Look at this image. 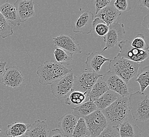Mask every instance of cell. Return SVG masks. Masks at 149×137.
I'll return each mask as SVG.
<instances>
[{"mask_svg":"<svg viewBox=\"0 0 149 137\" xmlns=\"http://www.w3.org/2000/svg\"></svg>","mask_w":149,"mask_h":137,"instance_id":"obj_42","label":"cell"},{"mask_svg":"<svg viewBox=\"0 0 149 137\" xmlns=\"http://www.w3.org/2000/svg\"><path fill=\"white\" fill-rule=\"evenodd\" d=\"M52 39L56 47L60 48L72 54L82 52L80 46L71 35L61 34Z\"/></svg>","mask_w":149,"mask_h":137,"instance_id":"obj_12","label":"cell"},{"mask_svg":"<svg viewBox=\"0 0 149 137\" xmlns=\"http://www.w3.org/2000/svg\"><path fill=\"white\" fill-rule=\"evenodd\" d=\"M111 0H95L94 2V5L96 12L95 14L97 15L98 12L100 11L102 9L105 8L106 6H108L109 3H111Z\"/></svg>","mask_w":149,"mask_h":137,"instance_id":"obj_34","label":"cell"},{"mask_svg":"<svg viewBox=\"0 0 149 137\" xmlns=\"http://www.w3.org/2000/svg\"><path fill=\"white\" fill-rule=\"evenodd\" d=\"M139 5L141 8H146L148 10L149 9V0H140L138 1Z\"/></svg>","mask_w":149,"mask_h":137,"instance_id":"obj_36","label":"cell"},{"mask_svg":"<svg viewBox=\"0 0 149 137\" xmlns=\"http://www.w3.org/2000/svg\"><path fill=\"white\" fill-rule=\"evenodd\" d=\"M121 13L115 9L113 5L112 1L108 6L98 12L97 14L94 16V18L98 17L106 23L109 26L115 22L118 17L120 16Z\"/></svg>","mask_w":149,"mask_h":137,"instance_id":"obj_16","label":"cell"},{"mask_svg":"<svg viewBox=\"0 0 149 137\" xmlns=\"http://www.w3.org/2000/svg\"><path fill=\"white\" fill-rule=\"evenodd\" d=\"M125 34L124 26L122 23L115 22L109 26V31L103 40L105 42V46L101 52L109 49L114 48L123 41L124 35Z\"/></svg>","mask_w":149,"mask_h":137,"instance_id":"obj_9","label":"cell"},{"mask_svg":"<svg viewBox=\"0 0 149 137\" xmlns=\"http://www.w3.org/2000/svg\"><path fill=\"white\" fill-rule=\"evenodd\" d=\"M94 15L88 10H80V13L74 23L73 32L75 33L89 34L92 33Z\"/></svg>","mask_w":149,"mask_h":137,"instance_id":"obj_11","label":"cell"},{"mask_svg":"<svg viewBox=\"0 0 149 137\" xmlns=\"http://www.w3.org/2000/svg\"><path fill=\"white\" fill-rule=\"evenodd\" d=\"M2 132V130L0 129V132Z\"/></svg>","mask_w":149,"mask_h":137,"instance_id":"obj_41","label":"cell"},{"mask_svg":"<svg viewBox=\"0 0 149 137\" xmlns=\"http://www.w3.org/2000/svg\"><path fill=\"white\" fill-rule=\"evenodd\" d=\"M102 76V74L93 71L84 70L77 76L74 77L72 91L81 92L88 96L96 81Z\"/></svg>","mask_w":149,"mask_h":137,"instance_id":"obj_5","label":"cell"},{"mask_svg":"<svg viewBox=\"0 0 149 137\" xmlns=\"http://www.w3.org/2000/svg\"><path fill=\"white\" fill-rule=\"evenodd\" d=\"M74 77L72 72L51 84L52 93L57 100L65 99L72 92Z\"/></svg>","mask_w":149,"mask_h":137,"instance_id":"obj_7","label":"cell"},{"mask_svg":"<svg viewBox=\"0 0 149 137\" xmlns=\"http://www.w3.org/2000/svg\"><path fill=\"white\" fill-rule=\"evenodd\" d=\"M93 137L91 136H90V135H88V136H85V137Z\"/></svg>","mask_w":149,"mask_h":137,"instance_id":"obj_40","label":"cell"},{"mask_svg":"<svg viewBox=\"0 0 149 137\" xmlns=\"http://www.w3.org/2000/svg\"><path fill=\"white\" fill-rule=\"evenodd\" d=\"M120 97V95L118 93L109 90L94 103L97 107V110L103 111L111 105Z\"/></svg>","mask_w":149,"mask_h":137,"instance_id":"obj_21","label":"cell"},{"mask_svg":"<svg viewBox=\"0 0 149 137\" xmlns=\"http://www.w3.org/2000/svg\"><path fill=\"white\" fill-rule=\"evenodd\" d=\"M13 6L17 11L21 23H24L35 16V3L32 0H17Z\"/></svg>","mask_w":149,"mask_h":137,"instance_id":"obj_14","label":"cell"},{"mask_svg":"<svg viewBox=\"0 0 149 137\" xmlns=\"http://www.w3.org/2000/svg\"><path fill=\"white\" fill-rule=\"evenodd\" d=\"M48 137H64L62 132L60 131L59 129L56 128L52 129L49 132Z\"/></svg>","mask_w":149,"mask_h":137,"instance_id":"obj_35","label":"cell"},{"mask_svg":"<svg viewBox=\"0 0 149 137\" xmlns=\"http://www.w3.org/2000/svg\"><path fill=\"white\" fill-rule=\"evenodd\" d=\"M78 120L72 112H67L59 119L58 126L64 137H72Z\"/></svg>","mask_w":149,"mask_h":137,"instance_id":"obj_15","label":"cell"},{"mask_svg":"<svg viewBox=\"0 0 149 137\" xmlns=\"http://www.w3.org/2000/svg\"><path fill=\"white\" fill-rule=\"evenodd\" d=\"M72 110H73L72 113L78 119L80 118L86 117V116L97 110V108L94 103L88 101L72 108Z\"/></svg>","mask_w":149,"mask_h":137,"instance_id":"obj_22","label":"cell"},{"mask_svg":"<svg viewBox=\"0 0 149 137\" xmlns=\"http://www.w3.org/2000/svg\"><path fill=\"white\" fill-rule=\"evenodd\" d=\"M0 13L8 22L15 26H20L21 22L15 6L6 1L0 6Z\"/></svg>","mask_w":149,"mask_h":137,"instance_id":"obj_18","label":"cell"},{"mask_svg":"<svg viewBox=\"0 0 149 137\" xmlns=\"http://www.w3.org/2000/svg\"><path fill=\"white\" fill-rule=\"evenodd\" d=\"M137 78L135 81L140 85L141 92L144 93L149 84V66H146L142 68L140 73L137 74Z\"/></svg>","mask_w":149,"mask_h":137,"instance_id":"obj_27","label":"cell"},{"mask_svg":"<svg viewBox=\"0 0 149 137\" xmlns=\"http://www.w3.org/2000/svg\"><path fill=\"white\" fill-rule=\"evenodd\" d=\"M6 62H0V77H2L6 71Z\"/></svg>","mask_w":149,"mask_h":137,"instance_id":"obj_37","label":"cell"},{"mask_svg":"<svg viewBox=\"0 0 149 137\" xmlns=\"http://www.w3.org/2000/svg\"><path fill=\"white\" fill-rule=\"evenodd\" d=\"M93 29L99 37H103L109 31V26L100 19L96 17L94 18Z\"/></svg>","mask_w":149,"mask_h":137,"instance_id":"obj_29","label":"cell"},{"mask_svg":"<svg viewBox=\"0 0 149 137\" xmlns=\"http://www.w3.org/2000/svg\"><path fill=\"white\" fill-rule=\"evenodd\" d=\"M54 54L56 62L62 65H69L73 60V54L58 47L55 48Z\"/></svg>","mask_w":149,"mask_h":137,"instance_id":"obj_26","label":"cell"},{"mask_svg":"<svg viewBox=\"0 0 149 137\" xmlns=\"http://www.w3.org/2000/svg\"><path fill=\"white\" fill-rule=\"evenodd\" d=\"M102 78L109 90L118 93L120 97H129L128 84L120 77L109 71L103 75Z\"/></svg>","mask_w":149,"mask_h":137,"instance_id":"obj_10","label":"cell"},{"mask_svg":"<svg viewBox=\"0 0 149 137\" xmlns=\"http://www.w3.org/2000/svg\"><path fill=\"white\" fill-rule=\"evenodd\" d=\"M89 97L86 94L79 91H72L68 97L65 100V103L68 105H80L83 103L88 101Z\"/></svg>","mask_w":149,"mask_h":137,"instance_id":"obj_25","label":"cell"},{"mask_svg":"<svg viewBox=\"0 0 149 137\" xmlns=\"http://www.w3.org/2000/svg\"><path fill=\"white\" fill-rule=\"evenodd\" d=\"M13 34V31L11 26L0 13V37L6 39Z\"/></svg>","mask_w":149,"mask_h":137,"instance_id":"obj_30","label":"cell"},{"mask_svg":"<svg viewBox=\"0 0 149 137\" xmlns=\"http://www.w3.org/2000/svg\"><path fill=\"white\" fill-rule=\"evenodd\" d=\"M130 111L133 119L139 122L149 120V100L148 95L140 91L130 94L128 98Z\"/></svg>","mask_w":149,"mask_h":137,"instance_id":"obj_4","label":"cell"},{"mask_svg":"<svg viewBox=\"0 0 149 137\" xmlns=\"http://www.w3.org/2000/svg\"><path fill=\"white\" fill-rule=\"evenodd\" d=\"M26 134L29 137H48L49 134L48 125L44 121L36 120L33 123L30 124Z\"/></svg>","mask_w":149,"mask_h":137,"instance_id":"obj_19","label":"cell"},{"mask_svg":"<svg viewBox=\"0 0 149 137\" xmlns=\"http://www.w3.org/2000/svg\"><path fill=\"white\" fill-rule=\"evenodd\" d=\"M109 90V89L102 77H99L90 91L88 95L89 101L94 102Z\"/></svg>","mask_w":149,"mask_h":137,"instance_id":"obj_23","label":"cell"},{"mask_svg":"<svg viewBox=\"0 0 149 137\" xmlns=\"http://www.w3.org/2000/svg\"><path fill=\"white\" fill-rule=\"evenodd\" d=\"M29 137V136L28 135V134H23L22 136H20V137Z\"/></svg>","mask_w":149,"mask_h":137,"instance_id":"obj_39","label":"cell"},{"mask_svg":"<svg viewBox=\"0 0 149 137\" xmlns=\"http://www.w3.org/2000/svg\"><path fill=\"white\" fill-rule=\"evenodd\" d=\"M90 136L97 137L108 126L105 118L102 111L96 110L84 118Z\"/></svg>","mask_w":149,"mask_h":137,"instance_id":"obj_8","label":"cell"},{"mask_svg":"<svg viewBox=\"0 0 149 137\" xmlns=\"http://www.w3.org/2000/svg\"><path fill=\"white\" fill-rule=\"evenodd\" d=\"M30 124L22 122H15L7 126L6 134L11 137H20L26 134L29 129Z\"/></svg>","mask_w":149,"mask_h":137,"instance_id":"obj_24","label":"cell"},{"mask_svg":"<svg viewBox=\"0 0 149 137\" xmlns=\"http://www.w3.org/2000/svg\"><path fill=\"white\" fill-rule=\"evenodd\" d=\"M131 44L133 47L136 49L144 51H149V46L142 34H137L132 42H131Z\"/></svg>","mask_w":149,"mask_h":137,"instance_id":"obj_31","label":"cell"},{"mask_svg":"<svg viewBox=\"0 0 149 137\" xmlns=\"http://www.w3.org/2000/svg\"><path fill=\"white\" fill-rule=\"evenodd\" d=\"M140 63L133 62L123 57H115L109 61V72L120 77L126 84L138 74Z\"/></svg>","mask_w":149,"mask_h":137,"instance_id":"obj_3","label":"cell"},{"mask_svg":"<svg viewBox=\"0 0 149 137\" xmlns=\"http://www.w3.org/2000/svg\"><path fill=\"white\" fill-rule=\"evenodd\" d=\"M113 5L115 9L120 12H127L131 10V4L127 0H115L112 1Z\"/></svg>","mask_w":149,"mask_h":137,"instance_id":"obj_32","label":"cell"},{"mask_svg":"<svg viewBox=\"0 0 149 137\" xmlns=\"http://www.w3.org/2000/svg\"><path fill=\"white\" fill-rule=\"evenodd\" d=\"M102 112L108 125L118 127L121 123L127 120L130 112L128 98L120 96Z\"/></svg>","mask_w":149,"mask_h":137,"instance_id":"obj_2","label":"cell"},{"mask_svg":"<svg viewBox=\"0 0 149 137\" xmlns=\"http://www.w3.org/2000/svg\"><path fill=\"white\" fill-rule=\"evenodd\" d=\"M120 51L117 55L118 57H123L133 62L140 63L149 57V51L136 49L131 46L129 40H124L118 44Z\"/></svg>","mask_w":149,"mask_h":137,"instance_id":"obj_6","label":"cell"},{"mask_svg":"<svg viewBox=\"0 0 149 137\" xmlns=\"http://www.w3.org/2000/svg\"><path fill=\"white\" fill-rule=\"evenodd\" d=\"M120 137H141L142 131L136 124L127 120L118 127Z\"/></svg>","mask_w":149,"mask_h":137,"instance_id":"obj_20","label":"cell"},{"mask_svg":"<svg viewBox=\"0 0 149 137\" xmlns=\"http://www.w3.org/2000/svg\"><path fill=\"white\" fill-rule=\"evenodd\" d=\"M111 59L104 57L100 52H93L88 54L85 62V70H90L98 73L102 66L106 62H109Z\"/></svg>","mask_w":149,"mask_h":137,"instance_id":"obj_17","label":"cell"},{"mask_svg":"<svg viewBox=\"0 0 149 137\" xmlns=\"http://www.w3.org/2000/svg\"><path fill=\"white\" fill-rule=\"evenodd\" d=\"M149 15H147L144 17V20L142 22V25L147 29H149Z\"/></svg>","mask_w":149,"mask_h":137,"instance_id":"obj_38","label":"cell"},{"mask_svg":"<svg viewBox=\"0 0 149 137\" xmlns=\"http://www.w3.org/2000/svg\"><path fill=\"white\" fill-rule=\"evenodd\" d=\"M97 137H120L118 127L108 125L103 131Z\"/></svg>","mask_w":149,"mask_h":137,"instance_id":"obj_33","label":"cell"},{"mask_svg":"<svg viewBox=\"0 0 149 137\" xmlns=\"http://www.w3.org/2000/svg\"><path fill=\"white\" fill-rule=\"evenodd\" d=\"M4 86L15 88L22 84L24 81L23 75L16 66H10L6 68L1 79Z\"/></svg>","mask_w":149,"mask_h":137,"instance_id":"obj_13","label":"cell"},{"mask_svg":"<svg viewBox=\"0 0 149 137\" xmlns=\"http://www.w3.org/2000/svg\"><path fill=\"white\" fill-rule=\"evenodd\" d=\"M71 69L54 61H47L38 66L36 73L41 86L52 84L56 81L72 72Z\"/></svg>","mask_w":149,"mask_h":137,"instance_id":"obj_1","label":"cell"},{"mask_svg":"<svg viewBox=\"0 0 149 137\" xmlns=\"http://www.w3.org/2000/svg\"><path fill=\"white\" fill-rule=\"evenodd\" d=\"M90 135L84 118L78 119L74 127L72 137H84Z\"/></svg>","mask_w":149,"mask_h":137,"instance_id":"obj_28","label":"cell"}]
</instances>
